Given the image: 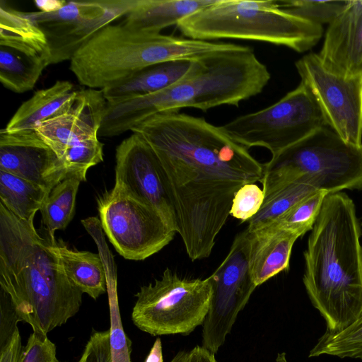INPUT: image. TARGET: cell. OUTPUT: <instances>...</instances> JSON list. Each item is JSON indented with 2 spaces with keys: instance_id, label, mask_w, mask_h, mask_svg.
Returning a JSON list of instances; mask_svg holds the SVG:
<instances>
[{
  "instance_id": "obj_6",
  "label": "cell",
  "mask_w": 362,
  "mask_h": 362,
  "mask_svg": "<svg viewBox=\"0 0 362 362\" xmlns=\"http://www.w3.org/2000/svg\"><path fill=\"white\" fill-rule=\"evenodd\" d=\"M176 26L187 38L260 41L298 52L313 48L323 34L322 25L287 13L277 0H215Z\"/></svg>"
},
{
  "instance_id": "obj_28",
  "label": "cell",
  "mask_w": 362,
  "mask_h": 362,
  "mask_svg": "<svg viewBox=\"0 0 362 362\" xmlns=\"http://www.w3.org/2000/svg\"><path fill=\"white\" fill-rule=\"evenodd\" d=\"M327 194L324 190L316 191L294 204L269 226L296 231L303 235L312 230Z\"/></svg>"
},
{
  "instance_id": "obj_5",
  "label": "cell",
  "mask_w": 362,
  "mask_h": 362,
  "mask_svg": "<svg viewBox=\"0 0 362 362\" xmlns=\"http://www.w3.org/2000/svg\"><path fill=\"white\" fill-rule=\"evenodd\" d=\"M238 45L151 34L124 23H111L101 28L75 53L69 69L81 85L103 90L156 64L197 60Z\"/></svg>"
},
{
  "instance_id": "obj_10",
  "label": "cell",
  "mask_w": 362,
  "mask_h": 362,
  "mask_svg": "<svg viewBox=\"0 0 362 362\" xmlns=\"http://www.w3.org/2000/svg\"><path fill=\"white\" fill-rule=\"evenodd\" d=\"M102 227L117 252L143 260L168 245L176 233L151 206L114 187L98 198Z\"/></svg>"
},
{
  "instance_id": "obj_26",
  "label": "cell",
  "mask_w": 362,
  "mask_h": 362,
  "mask_svg": "<svg viewBox=\"0 0 362 362\" xmlns=\"http://www.w3.org/2000/svg\"><path fill=\"white\" fill-rule=\"evenodd\" d=\"M81 182L74 177L62 180L52 189L40 209L42 223L52 243H56L55 232L64 230L74 217Z\"/></svg>"
},
{
  "instance_id": "obj_1",
  "label": "cell",
  "mask_w": 362,
  "mask_h": 362,
  "mask_svg": "<svg viewBox=\"0 0 362 362\" xmlns=\"http://www.w3.org/2000/svg\"><path fill=\"white\" fill-rule=\"evenodd\" d=\"M131 132L149 144L161 164L188 257H209L235 193L245 184L260 182L264 165L203 117L158 114Z\"/></svg>"
},
{
  "instance_id": "obj_23",
  "label": "cell",
  "mask_w": 362,
  "mask_h": 362,
  "mask_svg": "<svg viewBox=\"0 0 362 362\" xmlns=\"http://www.w3.org/2000/svg\"><path fill=\"white\" fill-rule=\"evenodd\" d=\"M69 281L83 293L96 300L107 289L106 273L100 256L69 248L62 241L54 243Z\"/></svg>"
},
{
  "instance_id": "obj_41",
  "label": "cell",
  "mask_w": 362,
  "mask_h": 362,
  "mask_svg": "<svg viewBox=\"0 0 362 362\" xmlns=\"http://www.w3.org/2000/svg\"><path fill=\"white\" fill-rule=\"evenodd\" d=\"M275 362H288L286 354L284 352L279 353Z\"/></svg>"
},
{
  "instance_id": "obj_33",
  "label": "cell",
  "mask_w": 362,
  "mask_h": 362,
  "mask_svg": "<svg viewBox=\"0 0 362 362\" xmlns=\"http://www.w3.org/2000/svg\"><path fill=\"white\" fill-rule=\"evenodd\" d=\"M19 362H60L56 345L47 337L33 332L23 346Z\"/></svg>"
},
{
  "instance_id": "obj_9",
  "label": "cell",
  "mask_w": 362,
  "mask_h": 362,
  "mask_svg": "<svg viewBox=\"0 0 362 362\" xmlns=\"http://www.w3.org/2000/svg\"><path fill=\"white\" fill-rule=\"evenodd\" d=\"M327 127L314 97L303 83L272 105L220 126L232 139L249 149H268L274 157L316 130Z\"/></svg>"
},
{
  "instance_id": "obj_7",
  "label": "cell",
  "mask_w": 362,
  "mask_h": 362,
  "mask_svg": "<svg viewBox=\"0 0 362 362\" xmlns=\"http://www.w3.org/2000/svg\"><path fill=\"white\" fill-rule=\"evenodd\" d=\"M263 165L260 182L265 197L303 176L328 194L362 190V144L346 141L329 127L316 130Z\"/></svg>"
},
{
  "instance_id": "obj_2",
  "label": "cell",
  "mask_w": 362,
  "mask_h": 362,
  "mask_svg": "<svg viewBox=\"0 0 362 362\" xmlns=\"http://www.w3.org/2000/svg\"><path fill=\"white\" fill-rule=\"evenodd\" d=\"M0 285L21 321L47 336L79 310L83 293L68 279L54 243L34 221L19 219L0 203Z\"/></svg>"
},
{
  "instance_id": "obj_34",
  "label": "cell",
  "mask_w": 362,
  "mask_h": 362,
  "mask_svg": "<svg viewBox=\"0 0 362 362\" xmlns=\"http://www.w3.org/2000/svg\"><path fill=\"white\" fill-rule=\"evenodd\" d=\"M78 362H112L109 330L91 334Z\"/></svg>"
},
{
  "instance_id": "obj_21",
  "label": "cell",
  "mask_w": 362,
  "mask_h": 362,
  "mask_svg": "<svg viewBox=\"0 0 362 362\" xmlns=\"http://www.w3.org/2000/svg\"><path fill=\"white\" fill-rule=\"evenodd\" d=\"M77 92L68 81H57L47 88L37 90L21 104L4 129L8 132L35 130L42 122L66 112Z\"/></svg>"
},
{
  "instance_id": "obj_32",
  "label": "cell",
  "mask_w": 362,
  "mask_h": 362,
  "mask_svg": "<svg viewBox=\"0 0 362 362\" xmlns=\"http://www.w3.org/2000/svg\"><path fill=\"white\" fill-rule=\"evenodd\" d=\"M264 192L255 183L242 186L235 193L230 215L242 222L249 221L260 210L264 201Z\"/></svg>"
},
{
  "instance_id": "obj_42",
  "label": "cell",
  "mask_w": 362,
  "mask_h": 362,
  "mask_svg": "<svg viewBox=\"0 0 362 362\" xmlns=\"http://www.w3.org/2000/svg\"><path fill=\"white\" fill-rule=\"evenodd\" d=\"M361 249H362V246H361Z\"/></svg>"
},
{
  "instance_id": "obj_38",
  "label": "cell",
  "mask_w": 362,
  "mask_h": 362,
  "mask_svg": "<svg viewBox=\"0 0 362 362\" xmlns=\"http://www.w3.org/2000/svg\"><path fill=\"white\" fill-rule=\"evenodd\" d=\"M34 3L40 12L51 13L62 8L66 1L64 0H37Z\"/></svg>"
},
{
  "instance_id": "obj_19",
  "label": "cell",
  "mask_w": 362,
  "mask_h": 362,
  "mask_svg": "<svg viewBox=\"0 0 362 362\" xmlns=\"http://www.w3.org/2000/svg\"><path fill=\"white\" fill-rule=\"evenodd\" d=\"M245 230L250 272L257 286L289 269L293 245L303 236L300 233L272 226Z\"/></svg>"
},
{
  "instance_id": "obj_16",
  "label": "cell",
  "mask_w": 362,
  "mask_h": 362,
  "mask_svg": "<svg viewBox=\"0 0 362 362\" xmlns=\"http://www.w3.org/2000/svg\"><path fill=\"white\" fill-rule=\"evenodd\" d=\"M0 170L17 175L49 192L67 178L64 163L35 129L0 131Z\"/></svg>"
},
{
  "instance_id": "obj_20",
  "label": "cell",
  "mask_w": 362,
  "mask_h": 362,
  "mask_svg": "<svg viewBox=\"0 0 362 362\" xmlns=\"http://www.w3.org/2000/svg\"><path fill=\"white\" fill-rule=\"evenodd\" d=\"M199 59H178L156 64L102 91L108 104L153 94L189 76L197 67Z\"/></svg>"
},
{
  "instance_id": "obj_40",
  "label": "cell",
  "mask_w": 362,
  "mask_h": 362,
  "mask_svg": "<svg viewBox=\"0 0 362 362\" xmlns=\"http://www.w3.org/2000/svg\"><path fill=\"white\" fill-rule=\"evenodd\" d=\"M185 351L179 352L170 362H183Z\"/></svg>"
},
{
  "instance_id": "obj_8",
  "label": "cell",
  "mask_w": 362,
  "mask_h": 362,
  "mask_svg": "<svg viewBox=\"0 0 362 362\" xmlns=\"http://www.w3.org/2000/svg\"><path fill=\"white\" fill-rule=\"evenodd\" d=\"M212 295L209 276L186 279L166 268L160 278L136 293L132 320L153 336L189 334L204 324Z\"/></svg>"
},
{
  "instance_id": "obj_12",
  "label": "cell",
  "mask_w": 362,
  "mask_h": 362,
  "mask_svg": "<svg viewBox=\"0 0 362 362\" xmlns=\"http://www.w3.org/2000/svg\"><path fill=\"white\" fill-rule=\"evenodd\" d=\"M51 64L46 37L27 12L0 6V81L7 89L31 90Z\"/></svg>"
},
{
  "instance_id": "obj_15",
  "label": "cell",
  "mask_w": 362,
  "mask_h": 362,
  "mask_svg": "<svg viewBox=\"0 0 362 362\" xmlns=\"http://www.w3.org/2000/svg\"><path fill=\"white\" fill-rule=\"evenodd\" d=\"M115 158V187L153 208L177 233L176 214L165 175L149 144L132 133L117 146Z\"/></svg>"
},
{
  "instance_id": "obj_27",
  "label": "cell",
  "mask_w": 362,
  "mask_h": 362,
  "mask_svg": "<svg viewBox=\"0 0 362 362\" xmlns=\"http://www.w3.org/2000/svg\"><path fill=\"white\" fill-rule=\"evenodd\" d=\"M322 355L362 358V315L342 330L326 332L309 354L310 357Z\"/></svg>"
},
{
  "instance_id": "obj_31",
  "label": "cell",
  "mask_w": 362,
  "mask_h": 362,
  "mask_svg": "<svg viewBox=\"0 0 362 362\" xmlns=\"http://www.w3.org/2000/svg\"><path fill=\"white\" fill-rule=\"evenodd\" d=\"M110 308V345L112 362H131V342L123 329L116 285L107 281Z\"/></svg>"
},
{
  "instance_id": "obj_18",
  "label": "cell",
  "mask_w": 362,
  "mask_h": 362,
  "mask_svg": "<svg viewBox=\"0 0 362 362\" xmlns=\"http://www.w3.org/2000/svg\"><path fill=\"white\" fill-rule=\"evenodd\" d=\"M318 55L334 74L362 76V0H350L329 24Z\"/></svg>"
},
{
  "instance_id": "obj_36",
  "label": "cell",
  "mask_w": 362,
  "mask_h": 362,
  "mask_svg": "<svg viewBox=\"0 0 362 362\" xmlns=\"http://www.w3.org/2000/svg\"><path fill=\"white\" fill-rule=\"evenodd\" d=\"M23 346L18 329L10 341L0 349V362H19Z\"/></svg>"
},
{
  "instance_id": "obj_29",
  "label": "cell",
  "mask_w": 362,
  "mask_h": 362,
  "mask_svg": "<svg viewBox=\"0 0 362 362\" xmlns=\"http://www.w3.org/2000/svg\"><path fill=\"white\" fill-rule=\"evenodd\" d=\"M67 178L86 180L88 170L103 160V144L98 138L86 140L66 147L59 156Z\"/></svg>"
},
{
  "instance_id": "obj_35",
  "label": "cell",
  "mask_w": 362,
  "mask_h": 362,
  "mask_svg": "<svg viewBox=\"0 0 362 362\" xmlns=\"http://www.w3.org/2000/svg\"><path fill=\"white\" fill-rule=\"evenodd\" d=\"M21 322L6 293L1 289L0 349L4 346L18 329Z\"/></svg>"
},
{
  "instance_id": "obj_25",
  "label": "cell",
  "mask_w": 362,
  "mask_h": 362,
  "mask_svg": "<svg viewBox=\"0 0 362 362\" xmlns=\"http://www.w3.org/2000/svg\"><path fill=\"white\" fill-rule=\"evenodd\" d=\"M318 190L306 176L286 183L264 198L259 212L248 221L246 230L252 232L269 226L294 204Z\"/></svg>"
},
{
  "instance_id": "obj_24",
  "label": "cell",
  "mask_w": 362,
  "mask_h": 362,
  "mask_svg": "<svg viewBox=\"0 0 362 362\" xmlns=\"http://www.w3.org/2000/svg\"><path fill=\"white\" fill-rule=\"evenodd\" d=\"M49 193L40 185L0 170L1 204L22 221H34Z\"/></svg>"
},
{
  "instance_id": "obj_30",
  "label": "cell",
  "mask_w": 362,
  "mask_h": 362,
  "mask_svg": "<svg viewBox=\"0 0 362 362\" xmlns=\"http://www.w3.org/2000/svg\"><path fill=\"white\" fill-rule=\"evenodd\" d=\"M279 8L313 23H331L348 6L350 0H277Z\"/></svg>"
},
{
  "instance_id": "obj_17",
  "label": "cell",
  "mask_w": 362,
  "mask_h": 362,
  "mask_svg": "<svg viewBox=\"0 0 362 362\" xmlns=\"http://www.w3.org/2000/svg\"><path fill=\"white\" fill-rule=\"evenodd\" d=\"M107 104L102 90H78L66 112L42 122L35 130L59 158L66 147L98 138Z\"/></svg>"
},
{
  "instance_id": "obj_39",
  "label": "cell",
  "mask_w": 362,
  "mask_h": 362,
  "mask_svg": "<svg viewBox=\"0 0 362 362\" xmlns=\"http://www.w3.org/2000/svg\"><path fill=\"white\" fill-rule=\"evenodd\" d=\"M145 362H163L162 344L159 338L155 341Z\"/></svg>"
},
{
  "instance_id": "obj_3",
  "label": "cell",
  "mask_w": 362,
  "mask_h": 362,
  "mask_svg": "<svg viewBox=\"0 0 362 362\" xmlns=\"http://www.w3.org/2000/svg\"><path fill=\"white\" fill-rule=\"evenodd\" d=\"M360 235L352 199L342 192L328 194L308 239L303 281L329 332L362 315Z\"/></svg>"
},
{
  "instance_id": "obj_13",
  "label": "cell",
  "mask_w": 362,
  "mask_h": 362,
  "mask_svg": "<svg viewBox=\"0 0 362 362\" xmlns=\"http://www.w3.org/2000/svg\"><path fill=\"white\" fill-rule=\"evenodd\" d=\"M303 83L316 100L327 127L346 141L362 144V76L344 77L328 70L318 54L295 63Z\"/></svg>"
},
{
  "instance_id": "obj_4",
  "label": "cell",
  "mask_w": 362,
  "mask_h": 362,
  "mask_svg": "<svg viewBox=\"0 0 362 362\" xmlns=\"http://www.w3.org/2000/svg\"><path fill=\"white\" fill-rule=\"evenodd\" d=\"M270 73L253 49L239 45L199 59L196 69L177 83L157 93L117 104H107L98 136L121 135L158 114L195 108L206 112L221 105L238 107L260 93Z\"/></svg>"
},
{
  "instance_id": "obj_37",
  "label": "cell",
  "mask_w": 362,
  "mask_h": 362,
  "mask_svg": "<svg viewBox=\"0 0 362 362\" xmlns=\"http://www.w3.org/2000/svg\"><path fill=\"white\" fill-rule=\"evenodd\" d=\"M183 362H217L214 354L202 346L185 352Z\"/></svg>"
},
{
  "instance_id": "obj_22",
  "label": "cell",
  "mask_w": 362,
  "mask_h": 362,
  "mask_svg": "<svg viewBox=\"0 0 362 362\" xmlns=\"http://www.w3.org/2000/svg\"><path fill=\"white\" fill-rule=\"evenodd\" d=\"M215 0H138L124 24L134 30L159 34Z\"/></svg>"
},
{
  "instance_id": "obj_11",
  "label": "cell",
  "mask_w": 362,
  "mask_h": 362,
  "mask_svg": "<svg viewBox=\"0 0 362 362\" xmlns=\"http://www.w3.org/2000/svg\"><path fill=\"white\" fill-rule=\"evenodd\" d=\"M138 0L70 1L51 13L27 12L45 34L51 64L71 60L103 27L125 16Z\"/></svg>"
},
{
  "instance_id": "obj_14",
  "label": "cell",
  "mask_w": 362,
  "mask_h": 362,
  "mask_svg": "<svg viewBox=\"0 0 362 362\" xmlns=\"http://www.w3.org/2000/svg\"><path fill=\"white\" fill-rule=\"evenodd\" d=\"M209 277L213 295L203 324L202 346L215 354L257 287L250 272L245 230L235 236L227 255Z\"/></svg>"
}]
</instances>
